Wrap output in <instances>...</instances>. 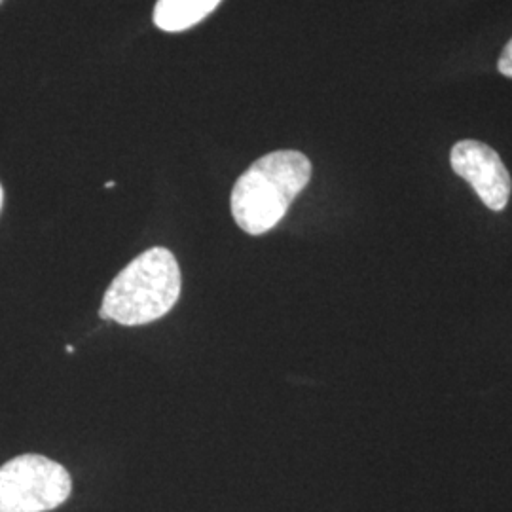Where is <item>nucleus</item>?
I'll return each instance as SVG.
<instances>
[{
    "label": "nucleus",
    "mask_w": 512,
    "mask_h": 512,
    "mask_svg": "<svg viewBox=\"0 0 512 512\" xmlns=\"http://www.w3.org/2000/svg\"><path fill=\"white\" fill-rule=\"evenodd\" d=\"M310 179L311 162L302 152L277 150L262 156L234 184V220L251 236L274 230Z\"/></svg>",
    "instance_id": "nucleus-1"
},
{
    "label": "nucleus",
    "mask_w": 512,
    "mask_h": 512,
    "mask_svg": "<svg viewBox=\"0 0 512 512\" xmlns=\"http://www.w3.org/2000/svg\"><path fill=\"white\" fill-rule=\"evenodd\" d=\"M181 283L175 255L165 247H152L114 277L99 315L126 327L158 321L177 304Z\"/></svg>",
    "instance_id": "nucleus-2"
},
{
    "label": "nucleus",
    "mask_w": 512,
    "mask_h": 512,
    "mask_svg": "<svg viewBox=\"0 0 512 512\" xmlns=\"http://www.w3.org/2000/svg\"><path fill=\"white\" fill-rule=\"evenodd\" d=\"M73 494V478L57 461L25 454L0 467V512H48Z\"/></svg>",
    "instance_id": "nucleus-3"
},
{
    "label": "nucleus",
    "mask_w": 512,
    "mask_h": 512,
    "mask_svg": "<svg viewBox=\"0 0 512 512\" xmlns=\"http://www.w3.org/2000/svg\"><path fill=\"white\" fill-rule=\"evenodd\" d=\"M450 164L461 179L475 188L478 198L492 211H503L511 198L512 181L494 148L465 139L450 152Z\"/></svg>",
    "instance_id": "nucleus-4"
},
{
    "label": "nucleus",
    "mask_w": 512,
    "mask_h": 512,
    "mask_svg": "<svg viewBox=\"0 0 512 512\" xmlns=\"http://www.w3.org/2000/svg\"><path fill=\"white\" fill-rule=\"evenodd\" d=\"M222 0H158L154 23L165 33H181L207 18Z\"/></svg>",
    "instance_id": "nucleus-5"
},
{
    "label": "nucleus",
    "mask_w": 512,
    "mask_h": 512,
    "mask_svg": "<svg viewBox=\"0 0 512 512\" xmlns=\"http://www.w3.org/2000/svg\"><path fill=\"white\" fill-rule=\"evenodd\" d=\"M497 69H499V73L503 74V76L512 78V38L511 42L505 46V50H503L501 57H499Z\"/></svg>",
    "instance_id": "nucleus-6"
},
{
    "label": "nucleus",
    "mask_w": 512,
    "mask_h": 512,
    "mask_svg": "<svg viewBox=\"0 0 512 512\" xmlns=\"http://www.w3.org/2000/svg\"><path fill=\"white\" fill-rule=\"evenodd\" d=\"M2 203H4V190H2V186H0V211H2Z\"/></svg>",
    "instance_id": "nucleus-7"
},
{
    "label": "nucleus",
    "mask_w": 512,
    "mask_h": 512,
    "mask_svg": "<svg viewBox=\"0 0 512 512\" xmlns=\"http://www.w3.org/2000/svg\"><path fill=\"white\" fill-rule=\"evenodd\" d=\"M105 186H107V188H112V186H116V183H112V181H110V183L105 184Z\"/></svg>",
    "instance_id": "nucleus-8"
},
{
    "label": "nucleus",
    "mask_w": 512,
    "mask_h": 512,
    "mask_svg": "<svg viewBox=\"0 0 512 512\" xmlns=\"http://www.w3.org/2000/svg\"><path fill=\"white\" fill-rule=\"evenodd\" d=\"M0 4H2V0H0Z\"/></svg>",
    "instance_id": "nucleus-9"
}]
</instances>
